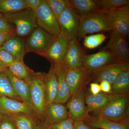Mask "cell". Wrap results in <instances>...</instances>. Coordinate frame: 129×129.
I'll return each mask as SVG.
<instances>
[{
	"label": "cell",
	"mask_w": 129,
	"mask_h": 129,
	"mask_svg": "<svg viewBox=\"0 0 129 129\" xmlns=\"http://www.w3.org/2000/svg\"><path fill=\"white\" fill-rule=\"evenodd\" d=\"M100 83L101 91L105 93H111L112 86L110 83L105 81H103Z\"/></svg>",
	"instance_id": "cell-40"
},
{
	"label": "cell",
	"mask_w": 129,
	"mask_h": 129,
	"mask_svg": "<svg viewBox=\"0 0 129 129\" xmlns=\"http://www.w3.org/2000/svg\"><path fill=\"white\" fill-rule=\"evenodd\" d=\"M45 73H35L32 70L28 81L30 89V101L35 113L43 121L47 105L45 94Z\"/></svg>",
	"instance_id": "cell-2"
},
{
	"label": "cell",
	"mask_w": 129,
	"mask_h": 129,
	"mask_svg": "<svg viewBox=\"0 0 129 129\" xmlns=\"http://www.w3.org/2000/svg\"><path fill=\"white\" fill-rule=\"evenodd\" d=\"M111 86L112 94H129V69L121 73Z\"/></svg>",
	"instance_id": "cell-26"
},
{
	"label": "cell",
	"mask_w": 129,
	"mask_h": 129,
	"mask_svg": "<svg viewBox=\"0 0 129 129\" xmlns=\"http://www.w3.org/2000/svg\"><path fill=\"white\" fill-rule=\"evenodd\" d=\"M49 129H74V121L69 115L68 117L48 127Z\"/></svg>",
	"instance_id": "cell-33"
},
{
	"label": "cell",
	"mask_w": 129,
	"mask_h": 129,
	"mask_svg": "<svg viewBox=\"0 0 129 129\" xmlns=\"http://www.w3.org/2000/svg\"><path fill=\"white\" fill-rule=\"evenodd\" d=\"M34 12L38 27L53 36L60 34L57 19L46 0H43L41 5Z\"/></svg>",
	"instance_id": "cell-5"
},
{
	"label": "cell",
	"mask_w": 129,
	"mask_h": 129,
	"mask_svg": "<svg viewBox=\"0 0 129 129\" xmlns=\"http://www.w3.org/2000/svg\"><path fill=\"white\" fill-rule=\"evenodd\" d=\"M129 69V62L116 61L92 74L91 76L92 80L97 83L105 81L112 85L121 73Z\"/></svg>",
	"instance_id": "cell-10"
},
{
	"label": "cell",
	"mask_w": 129,
	"mask_h": 129,
	"mask_svg": "<svg viewBox=\"0 0 129 129\" xmlns=\"http://www.w3.org/2000/svg\"><path fill=\"white\" fill-rule=\"evenodd\" d=\"M70 40L60 34L54 38L47 49L39 55L45 57L51 63H62L67 52Z\"/></svg>",
	"instance_id": "cell-12"
},
{
	"label": "cell",
	"mask_w": 129,
	"mask_h": 129,
	"mask_svg": "<svg viewBox=\"0 0 129 129\" xmlns=\"http://www.w3.org/2000/svg\"><path fill=\"white\" fill-rule=\"evenodd\" d=\"M17 129H36L42 120L35 113L9 115Z\"/></svg>",
	"instance_id": "cell-25"
},
{
	"label": "cell",
	"mask_w": 129,
	"mask_h": 129,
	"mask_svg": "<svg viewBox=\"0 0 129 129\" xmlns=\"http://www.w3.org/2000/svg\"><path fill=\"white\" fill-rule=\"evenodd\" d=\"M51 64L55 72L58 83V92L55 103L64 104L72 96L67 83V69L61 63Z\"/></svg>",
	"instance_id": "cell-15"
},
{
	"label": "cell",
	"mask_w": 129,
	"mask_h": 129,
	"mask_svg": "<svg viewBox=\"0 0 129 129\" xmlns=\"http://www.w3.org/2000/svg\"><path fill=\"white\" fill-rule=\"evenodd\" d=\"M56 36L47 32L39 27L32 31L25 42V53L35 52L37 54L47 49Z\"/></svg>",
	"instance_id": "cell-6"
},
{
	"label": "cell",
	"mask_w": 129,
	"mask_h": 129,
	"mask_svg": "<svg viewBox=\"0 0 129 129\" xmlns=\"http://www.w3.org/2000/svg\"><path fill=\"white\" fill-rule=\"evenodd\" d=\"M3 32V31H0V33H2V32Z\"/></svg>",
	"instance_id": "cell-45"
},
{
	"label": "cell",
	"mask_w": 129,
	"mask_h": 129,
	"mask_svg": "<svg viewBox=\"0 0 129 129\" xmlns=\"http://www.w3.org/2000/svg\"><path fill=\"white\" fill-rule=\"evenodd\" d=\"M102 9L112 11L129 6V0H99Z\"/></svg>",
	"instance_id": "cell-31"
},
{
	"label": "cell",
	"mask_w": 129,
	"mask_h": 129,
	"mask_svg": "<svg viewBox=\"0 0 129 129\" xmlns=\"http://www.w3.org/2000/svg\"><path fill=\"white\" fill-rule=\"evenodd\" d=\"M67 5L79 17L102 9L99 0H65Z\"/></svg>",
	"instance_id": "cell-23"
},
{
	"label": "cell",
	"mask_w": 129,
	"mask_h": 129,
	"mask_svg": "<svg viewBox=\"0 0 129 129\" xmlns=\"http://www.w3.org/2000/svg\"><path fill=\"white\" fill-rule=\"evenodd\" d=\"M74 129H95L90 128L83 121H75L74 122Z\"/></svg>",
	"instance_id": "cell-41"
},
{
	"label": "cell",
	"mask_w": 129,
	"mask_h": 129,
	"mask_svg": "<svg viewBox=\"0 0 129 129\" xmlns=\"http://www.w3.org/2000/svg\"><path fill=\"white\" fill-rule=\"evenodd\" d=\"M24 0H0V13L16 12L27 8Z\"/></svg>",
	"instance_id": "cell-28"
},
{
	"label": "cell",
	"mask_w": 129,
	"mask_h": 129,
	"mask_svg": "<svg viewBox=\"0 0 129 129\" xmlns=\"http://www.w3.org/2000/svg\"><path fill=\"white\" fill-rule=\"evenodd\" d=\"M4 73L9 80L16 94L23 102L27 104L32 109L28 83L17 78L9 72L8 69L4 72Z\"/></svg>",
	"instance_id": "cell-20"
},
{
	"label": "cell",
	"mask_w": 129,
	"mask_h": 129,
	"mask_svg": "<svg viewBox=\"0 0 129 129\" xmlns=\"http://www.w3.org/2000/svg\"><path fill=\"white\" fill-rule=\"evenodd\" d=\"M83 122L92 128L129 129V121L116 122L102 117L89 115Z\"/></svg>",
	"instance_id": "cell-21"
},
{
	"label": "cell",
	"mask_w": 129,
	"mask_h": 129,
	"mask_svg": "<svg viewBox=\"0 0 129 129\" xmlns=\"http://www.w3.org/2000/svg\"><path fill=\"white\" fill-rule=\"evenodd\" d=\"M45 86L47 104L55 102L58 92V83L55 72L52 64L49 72L46 74Z\"/></svg>",
	"instance_id": "cell-24"
},
{
	"label": "cell",
	"mask_w": 129,
	"mask_h": 129,
	"mask_svg": "<svg viewBox=\"0 0 129 129\" xmlns=\"http://www.w3.org/2000/svg\"><path fill=\"white\" fill-rule=\"evenodd\" d=\"M112 30L111 13L103 9H98L80 17L78 37L83 38L88 34Z\"/></svg>",
	"instance_id": "cell-1"
},
{
	"label": "cell",
	"mask_w": 129,
	"mask_h": 129,
	"mask_svg": "<svg viewBox=\"0 0 129 129\" xmlns=\"http://www.w3.org/2000/svg\"><path fill=\"white\" fill-rule=\"evenodd\" d=\"M69 116L68 111L64 104L59 103L47 104L43 122L47 127L67 118Z\"/></svg>",
	"instance_id": "cell-17"
},
{
	"label": "cell",
	"mask_w": 129,
	"mask_h": 129,
	"mask_svg": "<svg viewBox=\"0 0 129 129\" xmlns=\"http://www.w3.org/2000/svg\"><path fill=\"white\" fill-rule=\"evenodd\" d=\"M107 11L112 16L113 30L127 37L129 33V7Z\"/></svg>",
	"instance_id": "cell-18"
},
{
	"label": "cell",
	"mask_w": 129,
	"mask_h": 129,
	"mask_svg": "<svg viewBox=\"0 0 129 129\" xmlns=\"http://www.w3.org/2000/svg\"><path fill=\"white\" fill-rule=\"evenodd\" d=\"M57 20L61 13L68 7L65 0H46Z\"/></svg>",
	"instance_id": "cell-32"
},
{
	"label": "cell",
	"mask_w": 129,
	"mask_h": 129,
	"mask_svg": "<svg viewBox=\"0 0 129 129\" xmlns=\"http://www.w3.org/2000/svg\"><path fill=\"white\" fill-rule=\"evenodd\" d=\"M8 68L3 65L1 62H0V73L5 72Z\"/></svg>",
	"instance_id": "cell-43"
},
{
	"label": "cell",
	"mask_w": 129,
	"mask_h": 129,
	"mask_svg": "<svg viewBox=\"0 0 129 129\" xmlns=\"http://www.w3.org/2000/svg\"><path fill=\"white\" fill-rule=\"evenodd\" d=\"M86 55L78 39L70 40L61 63L68 70L82 68L83 60Z\"/></svg>",
	"instance_id": "cell-13"
},
{
	"label": "cell",
	"mask_w": 129,
	"mask_h": 129,
	"mask_svg": "<svg viewBox=\"0 0 129 129\" xmlns=\"http://www.w3.org/2000/svg\"></svg>",
	"instance_id": "cell-46"
},
{
	"label": "cell",
	"mask_w": 129,
	"mask_h": 129,
	"mask_svg": "<svg viewBox=\"0 0 129 129\" xmlns=\"http://www.w3.org/2000/svg\"><path fill=\"white\" fill-rule=\"evenodd\" d=\"M16 59L8 52L0 49V62L7 68Z\"/></svg>",
	"instance_id": "cell-34"
},
{
	"label": "cell",
	"mask_w": 129,
	"mask_h": 129,
	"mask_svg": "<svg viewBox=\"0 0 129 129\" xmlns=\"http://www.w3.org/2000/svg\"><path fill=\"white\" fill-rule=\"evenodd\" d=\"M0 112L3 115L35 113L33 109L25 103L6 96L0 98Z\"/></svg>",
	"instance_id": "cell-16"
},
{
	"label": "cell",
	"mask_w": 129,
	"mask_h": 129,
	"mask_svg": "<svg viewBox=\"0 0 129 129\" xmlns=\"http://www.w3.org/2000/svg\"><path fill=\"white\" fill-rule=\"evenodd\" d=\"M86 92L85 89L80 90L72 95L67 102L69 115L74 122L83 121L89 115L85 104Z\"/></svg>",
	"instance_id": "cell-9"
},
{
	"label": "cell",
	"mask_w": 129,
	"mask_h": 129,
	"mask_svg": "<svg viewBox=\"0 0 129 129\" xmlns=\"http://www.w3.org/2000/svg\"><path fill=\"white\" fill-rule=\"evenodd\" d=\"M89 91L90 93L94 95L99 94L101 91L99 84L95 82L90 84V89Z\"/></svg>",
	"instance_id": "cell-39"
},
{
	"label": "cell",
	"mask_w": 129,
	"mask_h": 129,
	"mask_svg": "<svg viewBox=\"0 0 129 129\" xmlns=\"http://www.w3.org/2000/svg\"><path fill=\"white\" fill-rule=\"evenodd\" d=\"M125 94H115L112 93H101L92 95L89 91L85 95L86 105L89 112H94L102 108L109 103Z\"/></svg>",
	"instance_id": "cell-19"
},
{
	"label": "cell",
	"mask_w": 129,
	"mask_h": 129,
	"mask_svg": "<svg viewBox=\"0 0 129 129\" xmlns=\"http://www.w3.org/2000/svg\"><path fill=\"white\" fill-rule=\"evenodd\" d=\"M3 96L8 97L16 101L23 102L14 92L4 72L0 73V98Z\"/></svg>",
	"instance_id": "cell-29"
},
{
	"label": "cell",
	"mask_w": 129,
	"mask_h": 129,
	"mask_svg": "<svg viewBox=\"0 0 129 129\" xmlns=\"http://www.w3.org/2000/svg\"><path fill=\"white\" fill-rule=\"evenodd\" d=\"M117 61L110 51L103 50L97 53L86 55L83 60L82 68L91 76L102 68Z\"/></svg>",
	"instance_id": "cell-7"
},
{
	"label": "cell",
	"mask_w": 129,
	"mask_h": 129,
	"mask_svg": "<svg viewBox=\"0 0 129 129\" xmlns=\"http://www.w3.org/2000/svg\"><path fill=\"white\" fill-rule=\"evenodd\" d=\"M106 36L103 34H98L84 37L83 44L86 48L94 49L101 45L106 40Z\"/></svg>",
	"instance_id": "cell-30"
},
{
	"label": "cell",
	"mask_w": 129,
	"mask_h": 129,
	"mask_svg": "<svg viewBox=\"0 0 129 129\" xmlns=\"http://www.w3.org/2000/svg\"><path fill=\"white\" fill-rule=\"evenodd\" d=\"M0 129H17L12 119L9 115H3L0 121Z\"/></svg>",
	"instance_id": "cell-35"
},
{
	"label": "cell",
	"mask_w": 129,
	"mask_h": 129,
	"mask_svg": "<svg viewBox=\"0 0 129 129\" xmlns=\"http://www.w3.org/2000/svg\"><path fill=\"white\" fill-rule=\"evenodd\" d=\"M80 17L68 6L58 19L60 34L70 40L78 38Z\"/></svg>",
	"instance_id": "cell-8"
},
{
	"label": "cell",
	"mask_w": 129,
	"mask_h": 129,
	"mask_svg": "<svg viewBox=\"0 0 129 129\" xmlns=\"http://www.w3.org/2000/svg\"><path fill=\"white\" fill-rule=\"evenodd\" d=\"M9 72L17 78L28 82L32 70L27 67L23 60H16L8 68Z\"/></svg>",
	"instance_id": "cell-27"
},
{
	"label": "cell",
	"mask_w": 129,
	"mask_h": 129,
	"mask_svg": "<svg viewBox=\"0 0 129 129\" xmlns=\"http://www.w3.org/2000/svg\"><path fill=\"white\" fill-rule=\"evenodd\" d=\"M92 112V116L102 117L115 122L129 121V94L123 95Z\"/></svg>",
	"instance_id": "cell-4"
},
{
	"label": "cell",
	"mask_w": 129,
	"mask_h": 129,
	"mask_svg": "<svg viewBox=\"0 0 129 129\" xmlns=\"http://www.w3.org/2000/svg\"><path fill=\"white\" fill-rule=\"evenodd\" d=\"M3 14L8 22L12 26L14 25L16 35L19 37L22 38L29 36L38 27L34 12L29 8Z\"/></svg>",
	"instance_id": "cell-3"
},
{
	"label": "cell",
	"mask_w": 129,
	"mask_h": 129,
	"mask_svg": "<svg viewBox=\"0 0 129 129\" xmlns=\"http://www.w3.org/2000/svg\"><path fill=\"white\" fill-rule=\"evenodd\" d=\"M36 129H49V128L45 124L43 121H41Z\"/></svg>",
	"instance_id": "cell-42"
},
{
	"label": "cell",
	"mask_w": 129,
	"mask_h": 129,
	"mask_svg": "<svg viewBox=\"0 0 129 129\" xmlns=\"http://www.w3.org/2000/svg\"><path fill=\"white\" fill-rule=\"evenodd\" d=\"M0 31L11 32L15 31L14 27L9 24L5 19L3 14L0 13Z\"/></svg>",
	"instance_id": "cell-36"
},
{
	"label": "cell",
	"mask_w": 129,
	"mask_h": 129,
	"mask_svg": "<svg viewBox=\"0 0 129 129\" xmlns=\"http://www.w3.org/2000/svg\"><path fill=\"white\" fill-rule=\"evenodd\" d=\"M3 117V115L1 114V112H0V121L1 120V119H2Z\"/></svg>",
	"instance_id": "cell-44"
},
{
	"label": "cell",
	"mask_w": 129,
	"mask_h": 129,
	"mask_svg": "<svg viewBox=\"0 0 129 129\" xmlns=\"http://www.w3.org/2000/svg\"><path fill=\"white\" fill-rule=\"evenodd\" d=\"M13 35H16L15 31L6 32L0 33V47L8 38Z\"/></svg>",
	"instance_id": "cell-38"
},
{
	"label": "cell",
	"mask_w": 129,
	"mask_h": 129,
	"mask_svg": "<svg viewBox=\"0 0 129 129\" xmlns=\"http://www.w3.org/2000/svg\"><path fill=\"white\" fill-rule=\"evenodd\" d=\"M27 8L35 12L41 5L43 0H24Z\"/></svg>",
	"instance_id": "cell-37"
},
{
	"label": "cell",
	"mask_w": 129,
	"mask_h": 129,
	"mask_svg": "<svg viewBox=\"0 0 129 129\" xmlns=\"http://www.w3.org/2000/svg\"><path fill=\"white\" fill-rule=\"evenodd\" d=\"M67 81L71 95L83 89L92 80V78L82 68L68 70Z\"/></svg>",
	"instance_id": "cell-14"
},
{
	"label": "cell",
	"mask_w": 129,
	"mask_h": 129,
	"mask_svg": "<svg viewBox=\"0 0 129 129\" xmlns=\"http://www.w3.org/2000/svg\"><path fill=\"white\" fill-rule=\"evenodd\" d=\"M0 49L8 52L16 60H23L25 54V42L22 37L12 36L5 41Z\"/></svg>",
	"instance_id": "cell-22"
},
{
	"label": "cell",
	"mask_w": 129,
	"mask_h": 129,
	"mask_svg": "<svg viewBox=\"0 0 129 129\" xmlns=\"http://www.w3.org/2000/svg\"><path fill=\"white\" fill-rule=\"evenodd\" d=\"M110 39L103 50L110 51L118 61L129 62V49L126 37L112 30Z\"/></svg>",
	"instance_id": "cell-11"
}]
</instances>
